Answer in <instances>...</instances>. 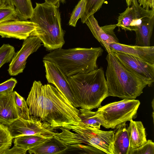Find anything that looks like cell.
I'll return each instance as SVG.
<instances>
[{
    "label": "cell",
    "mask_w": 154,
    "mask_h": 154,
    "mask_svg": "<svg viewBox=\"0 0 154 154\" xmlns=\"http://www.w3.org/2000/svg\"><path fill=\"white\" fill-rule=\"evenodd\" d=\"M13 139L8 126L1 124L0 126V154H4L10 148Z\"/></svg>",
    "instance_id": "obj_25"
},
{
    "label": "cell",
    "mask_w": 154,
    "mask_h": 154,
    "mask_svg": "<svg viewBox=\"0 0 154 154\" xmlns=\"http://www.w3.org/2000/svg\"><path fill=\"white\" fill-rule=\"evenodd\" d=\"M140 104L138 100L125 99L100 106L96 112L102 126L115 129L135 118Z\"/></svg>",
    "instance_id": "obj_7"
},
{
    "label": "cell",
    "mask_w": 154,
    "mask_h": 154,
    "mask_svg": "<svg viewBox=\"0 0 154 154\" xmlns=\"http://www.w3.org/2000/svg\"><path fill=\"white\" fill-rule=\"evenodd\" d=\"M154 26V16L143 18L134 31L136 33L135 45L150 46V39Z\"/></svg>",
    "instance_id": "obj_17"
},
{
    "label": "cell",
    "mask_w": 154,
    "mask_h": 154,
    "mask_svg": "<svg viewBox=\"0 0 154 154\" xmlns=\"http://www.w3.org/2000/svg\"><path fill=\"white\" fill-rule=\"evenodd\" d=\"M152 107L153 109H154V99L152 101Z\"/></svg>",
    "instance_id": "obj_37"
},
{
    "label": "cell",
    "mask_w": 154,
    "mask_h": 154,
    "mask_svg": "<svg viewBox=\"0 0 154 154\" xmlns=\"http://www.w3.org/2000/svg\"><path fill=\"white\" fill-rule=\"evenodd\" d=\"M18 19L14 7L8 6L0 8V23Z\"/></svg>",
    "instance_id": "obj_29"
},
{
    "label": "cell",
    "mask_w": 154,
    "mask_h": 154,
    "mask_svg": "<svg viewBox=\"0 0 154 154\" xmlns=\"http://www.w3.org/2000/svg\"><path fill=\"white\" fill-rule=\"evenodd\" d=\"M43 61L48 83L54 85L69 102L77 108L71 90L69 77L54 63L45 60Z\"/></svg>",
    "instance_id": "obj_10"
},
{
    "label": "cell",
    "mask_w": 154,
    "mask_h": 154,
    "mask_svg": "<svg viewBox=\"0 0 154 154\" xmlns=\"http://www.w3.org/2000/svg\"><path fill=\"white\" fill-rule=\"evenodd\" d=\"M15 53L14 47L9 44H4L0 47V68L11 62Z\"/></svg>",
    "instance_id": "obj_27"
},
{
    "label": "cell",
    "mask_w": 154,
    "mask_h": 154,
    "mask_svg": "<svg viewBox=\"0 0 154 154\" xmlns=\"http://www.w3.org/2000/svg\"><path fill=\"white\" fill-rule=\"evenodd\" d=\"M86 0H80L73 9L69 22V26L75 27L78 20L83 14L85 8Z\"/></svg>",
    "instance_id": "obj_28"
},
{
    "label": "cell",
    "mask_w": 154,
    "mask_h": 154,
    "mask_svg": "<svg viewBox=\"0 0 154 154\" xmlns=\"http://www.w3.org/2000/svg\"><path fill=\"white\" fill-rule=\"evenodd\" d=\"M27 150L14 145L11 149L6 151L4 154H25Z\"/></svg>",
    "instance_id": "obj_33"
},
{
    "label": "cell",
    "mask_w": 154,
    "mask_h": 154,
    "mask_svg": "<svg viewBox=\"0 0 154 154\" xmlns=\"http://www.w3.org/2000/svg\"><path fill=\"white\" fill-rule=\"evenodd\" d=\"M94 36L103 46L108 54L111 53L109 45L111 43L119 42L114 32L116 24L100 26L94 14L90 15L85 21Z\"/></svg>",
    "instance_id": "obj_14"
},
{
    "label": "cell",
    "mask_w": 154,
    "mask_h": 154,
    "mask_svg": "<svg viewBox=\"0 0 154 154\" xmlns=\"http://www.w3.org/2000/svg\"><path fill=\"white\" fill-rule=\"evenodd\" d=\"M8 6H13L10 0H0V8Z\"/></svg>",
    "instance_id": "obj_35"
},
{
    "label": "cell",
    "mask_w": 154,
    "mask_h": 154,
    "mask_svg": "<svg viewBox=\"0 0 154 154\" xmlns=\"http://www.w3.org/2000/svg\"><path fill=\"white\" fill-rule=\"evenodd\" d=\"M69 78L77 108L90 110L98 108L102 102L109 96L104 71L102 67Z\"/></svg>",
    "instance_id": "obj_2"
},
{
    "label": "cell",
    "mask_w": 154,
    "mask_h": 154,
    "mask_svg": "<svg viewBox=\"0 0 154 154\" xmlns=\"http://www.w3.org/2000/svg\"><path fill=\"white\" fill-rule=\"evenodd\" d=\"M131 7L128 6L119 14L116 26L125 31H134L143 18L154 16V9L146 10L140 6L137 0L132 2Z\"/></svg>",
    "instance_id": "obj_11"
},
{
    "label": "cell",
    "mask_w": 154,
    "mask_h": 154,
    "mask_svg": "<svg viewBox=\"0 0 154 154\" xmlns=\"http://www.w3.org/2000/svg\"><path fill=\"white\" fill-rule=\"evenodd\" d=\"M128 127L130 149L139 148L147 141L145 129L141 122L131 120Z\"/></svg>",
    "instance_id": "obj_20"
},
{
    "label": "cell",
    "mask_w": 154,
    "mask_h": 154,
    "mask_svg": "<svg viewBox=\"0 0 154 154\" xmlns=\"http://www.w3.org/2000/svg\"><path fill=\"white\" fill-rule=\"evenodd\" d=\"M8 128L13 139L29 135L49 138L54 136L56 129L39 118L32 116L29 119L19 118L8 126Z\"/></svg>",
    "instance_id": "obj_8"
},
{
    "label": "cell",
    "mask_w": 154,
    "mask_h": 154,
    "mask_svg": "<svg viewBox=\"0 0 154 154\" xmlns=\"http://www.w3.org/2000/svg\"><path fill=\"white\" fill-rule=\"evenodd\" d=\"M36 24L18 19L0 23V35L2 38L24 40L35 29Z\"/></svg>",
    "instance_id": "obj_13"
},
{
    "label": "cell",
    "mask_w": 154,
    "mask_h": 154,
    "mask_svg": "<svg viewBox=\"0 0 154 154\" xmlns=\"http://www.w3.org/2000/svg\"><path fill=\"white\" fill-rule=\"evenodd\" d=\"M1 124H0V125H1Z\"/></svg>",
    "instance_id": "obj_38"
},
{
    "label": "cell",
    "mask_w": 154,
    "mask_h": 154,
    "mask_svg": "<svg viewBox=\"0 0 154 154\" xmlns=\"http://www.w3.org/2000/svg\"><path fill=\"white\" fill-rule=\"evenodd\" d=\"M106 0H86V6L85 11L80 18L81 22L84 23L86 19L90 15L99 11Z\"/></svg>",
    "instance_id": "obj_26"
},
{
    "label": "cell",
    "mask_w": 154,
    "mask_h": 154,
    "mask_svg": "<svg viewBox=\"0 0 154 154\" xmlns=\"http://www.w3.org/2000/svg\"><path fill=\"white\" fill-rule=\"evenodd\" d=\"M48 138L35 135H24L14 138V145L27 150L31 149L41 144Z\"/></svg>",
    "instance_id": "obj_22"
},
{
    "label": "cell",
    "mask_w": 154,
    "mask_h": 154,
    "mask_svg": "<svg viewBox=\"0 0 154 154\" xmlns=\"http://www.w3.org/2000/svg\"><path fill=\"white\" fill-rule=\"evenodd\" d=\"M106 59L109 96L134 99L143 93L146 83L128 70L111 52L108 54Z\"/></svg>",
    "instance_id": "obj_6"
},
{
    "label": "cell",
    "mask_w": 154,
    "mask_h": 154,
    "mask_svg": "<svg viewBox=\"0 0 154 154\" xmlns=\"http://www.w3.org/2000/svg\"><path fill=\"white\" fill-rule=\"evenodd\" d=\"M68 148L66 145L54 136L28 151L30 154H62Z\"/></svg>",
    "instance_id": "obj_18"
},
{
    "label": "cell",
    "mask_w": 154,
    "mask_h": 154,
    "mask_svg": "<svg viewBox=\"0 0 154 154\" xmlns=\"http://www.w3.org/2000/svg\"><path fill=\"white\" fill-rule=\"evenodd\" d=\"M129 71L143 80L148 86L154 82V64L125 53L111 52Z\"/></svg>",
    "instance_id": "obj_9"
},
{
    "label": "cell",
    "mask_w": 154,
    "mask_h": 154,
    "mask_svg": "<svg viewBox=\"0 0 154 154\" xmlns=\"http://www.w3.org/2000/svg\"><path fill=\"white\" fill-rule=\"evenodd\" d=\"M30 116L37 117L58 129L78 124L79 110L52 85L35 81L26 100Z\"/></svg>",
    "instance_id": "obj_1"
},
{
    "label": "cell",
    "mask_w": 154,
    "mask_h": 154,
    "mask_svg": "<svg viewBox=\"0 0 154 154\" xmlns=\"http://www.w3.org/2000/svg\"><path fill=\"white\" fill-rule=\"evenodd\" d=\"M111 52H118L137 57L151 64H154V47L128 45L118 42L111 43L109 45Z\"/></svg>",
    "instance_id": "obj_15"
},
{
    "label": "cell",
    "mask_w": 154,
    "mask_h": 154,
    "mask_svg": "<svg viewBox=\"0 0 154 154\" xmlns=\"http://www.w3.org/2000/svg\"><path fill=\"white\" fill-rule=\"evenodd\" d=\"M19 118L13 92L0 95V124L8 126Z\"/></svg>",
    "instance_id": "obj_16"
},
{
    "label": "cell",
    "mask_w": 154,
    "mask_h": 154,
    "mask_svg": "<svg viewBox=\"0 0 154 154\" xmlns=\"http://www.w3.org/2000/svg\"><path fill=\"white\" fill-rule=\"evenodd\" d=\"M79 116L81 122L88 126L100 129L101 123L96 112L82 108L79 109Z\"/></svg>",
    "instance_id": "obj_23"
},
{
    "label": "cell",
    "mask_w": 154,
    "mask_h": 154,
    "mask_svg": "<svg viewBox=\"0 0 154 154\" xmlns=\"http://www.w3.org/2000/svg\"><path fill=\"white\" fill-rule=\"evenodd\" d=\"M61 131L54 136L68 147L79 149L82 144L97 148L107 154H114V131H104L85 125L81 121L77 125L58 128Z\"/></svg>",
    "instance_id": "obj_5"
},
{
    "label": "cell",
    "mask_w": 154,
    "mask_h": 154,
    "mask_svg": "<svg viewBox=\"0 0 154 154\" xmlns=\"http://www.w3.org/2000/svg\"><path fill=\"white\" fill-rule=\"evenodd\" d=\"M137 1L140 6L146 10L154 9V0H138Z\"/></svg>",
    "instance_id": "obj_32"
},
{
    "label": "cell",
    "mask_w": 154,
    "mask_h": 154,
    "mask_svg": "<svg viewBox=\"0 0 154 154\" xmlns=\"http://www.w3.org/2000/svg\"><path fill=\"white\" fill-rule=\"evenodd\" d=\"M15 9L18 19L26 20L30 19L33 13L31 0H10Z\"/></svg>",
    "instance_id": "obj_21"
},
{
    "label": "cell",
    "mask_w": 154,
    "mask_h": 154,
    "mask_svg": "<svg viewBox=\"0 0 154 154\" xmlns=\"http://www.w3.org/2000/svg\"><path fill=\"white\" fill-rule=\"evenodd\" d=\"M24 40L21 48L15 53L9 65L8 71L11 75L16 76L22 73L28 57L42 45V41L36 36H30Z\"/></svg>",
    "instance_id": "obj_12"
},
{
    "label": "cell",
    "mask_w": 154,
    "mask_h": 154,
    "mask_svg": "<svg viewBox=\"0 0 154 154\" xmlns=\"http://www.w3.org/2000/svg\"><path fill=\"white\" fill-rule=\"evenodd\" d=\"M45 2L58 8L60 3L63 4L65 2L66 0H45Z\"/></svg>",
    "instance_id": "obj_34"
},
{
    "label": "cell",
    "mask_w": 154,
    "mask_h": 154,
    "mask_svg": "<svg viewBox=\"0 0 154 154\" xmlns=\"http://www.w3.org/2000/svg\"><path fill=\"white\" fill-rule=\"evenodd\" d=\"M36 5L29 21L37 26L30 36L38 38L48 50L62 48L65 43L64 32L58 8L45 2Z\"/></svg>",
    "instance_id": "obj_3"
},
{
    "label": "cell",
    "mask_w": 154,
    "mask_h": 154,
    "mask_svg": "<svg viewBox=\"0 0 154 154\" xmlns=\"http://www.w3.org/2000/svg\"><path fill=\"white\" fill-rule=\"evenodd\" d=\"M14 102L19 118L29 119L30 117L28 107L24 98L16 91H13Z\"/></svg>",
    "instance_id": "obj_24"
},
{
    "label": "cell",
    "mask_w": 154,
    "mask_h": 154,
    "mask_svg": "<svg viewBox=\"0 0 154 154\" xmlns=\"http://www.w3.org/2000/svg\"><path fill=\"white\" fill-rule=\"evenodd\" d=\"M127 6H131L133 1L134 0H125Z\"/></svg>",
    "instance_id": "obj_36"
},
{
    "label": "cell",
    "mask_w": 154,
    "mask_h": 154,
    "mask_svg": "<svg viewBox=\"0 0 154 154\" xmlns=\"http://www.w3.org/2000/svg\"><path fill=\"white\" fill-rule=\"evenodd\" d=\"M17 80L11 78L0 84V95L8 94L13 92Z\"/></svg>",
    "instance_id": "obj_31"
},
{
    "label": "cell",
    "mask_w": 154,
    "mask_h": 154,
    "mask_svg": "<svg viewBox=\"0 0 154 154\" xmlns=\"http://www.w3.org/2000/svg\"><path fill=\"white\" fill-rule=\"evenodd\" d=\"M126 123L116 128L113 137L114 154H129L130 150L129 138Z\"/></svg>",
    "instance_id": "obj_19"
},
{
    "label": "cell",
    "mask_w": 154,
    "mask_h": 154,
    "mask_svg": "<svg viewBox=\"0 0 154 154\" xmlns=\"http://www.w3.org/2000/svg\"><path fill=\"white\" fill-rule=\"evenodd\" d=\"M103 50L100 47L56 49L45 55L43 60L57 65L69 77L79 73H85L98 68L97 62Z\"/></svg>",
    "instance_id": "obj_4"
},
{
    "label": "cell",
    "mask_w": 154,
    "mask_h": 154,
    "mask_svg": "<svg viewBox=\"0 0 154 154\" xmlns=\"http://www.w3.org/2000/svg\"><path fill=\"white\" fill-rule=\"evenodd\" d=\"M154 143L150 140L140 147L135 149H130L129 154H154Z\"/></svg>",
    "instance_id": "obj_30"
}]
</instances>
